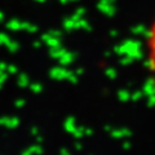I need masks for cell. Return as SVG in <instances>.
<instances>
[{
    "label": "cell",
    "instance_id": "6da1fadb",
    "mask_svg": "<svg viewBox=\"0 0 155 155\" xmlns=\"http://www.w3.org/2000/svg\"><path fill=\"white\" fill-rule=\"evenodd\" d=\"M146 65L151 75L155 93V17L150 23L146 35Z\"/></svg>",
    "mask_w": 155,
    "mask_h": 155
}]
</instances>
